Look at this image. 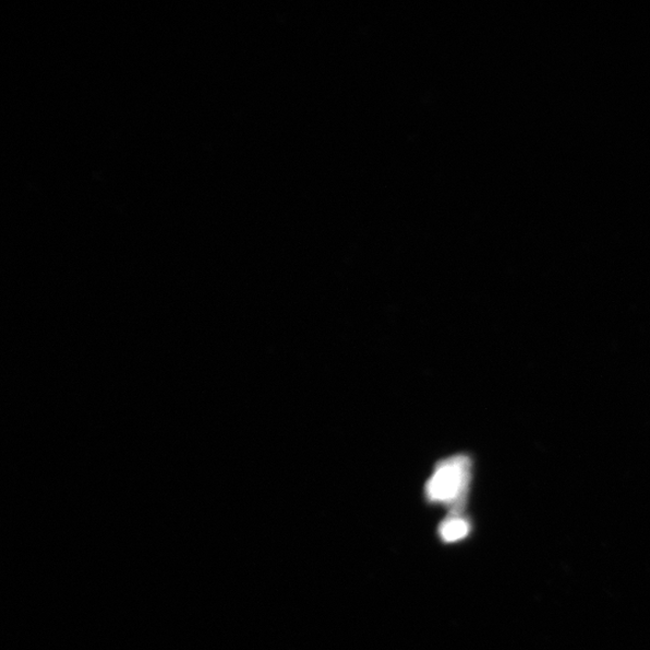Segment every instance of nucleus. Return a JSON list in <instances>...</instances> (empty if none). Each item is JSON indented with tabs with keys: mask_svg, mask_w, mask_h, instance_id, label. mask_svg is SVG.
<instances>
[{
	"mask_svg": "<svg viewBox=\"0 0 650 650\" xmlns=\"http://www.w3.org/2000/svg\"><path fill=\"white\" fill-rule=\"evenodd\" d=\"M472 468V458L467 453L438 460L424 485L426 503L446 507L449 515H462L471 490Z\"/></svg>",
	"mask_w": 650,
	"mask_h": 650,
	"instance_id": "obj_1",
	"label": "nucleus"
},
{
	"mask_svg": "<svg viewBox=\"0 0 650 650\" xmlns=\"http://www.w3.org/2000/svg\"><path fill=\"white\" fill-rule=\"evenodd\" d=\"M471 521L464 515H448L438 526V537L445 543H456L470 535Z\"/></svg>",
	"mask_w": 650,
	"mask_h": 650,
	"instance_id": "obj_2",
	"label": "nucleus"
}]
</instances>
